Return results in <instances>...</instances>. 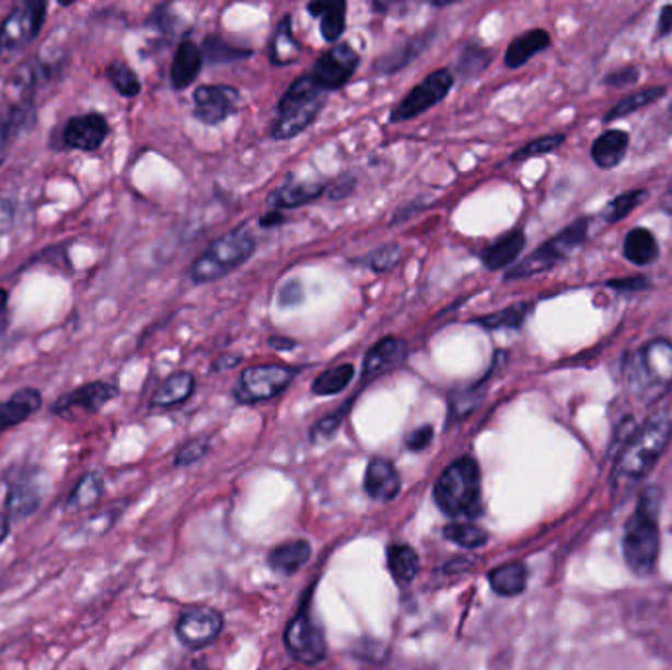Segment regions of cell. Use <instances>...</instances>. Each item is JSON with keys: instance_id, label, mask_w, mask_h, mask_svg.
<instances>
[{"instance_id": "obj_39", "label": "cell", "mask_w": 672, "mask_h": 670, "mask_svg": "<svg viewBox=\"0 0 672 670\" xmlns=\"http://www.w3.org/2000/svg\"><path fill=\"white\" fill-rule=\"evenodd\" d=\"M647 197H649L647 189L622 193V195L615 197L614 201L607 203L602 217H604L605 222H619L625 217H629L639 205H644Z\"/></svg>"}, {"instance_id": "obj_29", "label": "cell", "mask_w": 672, "mask_h": 670, "mask_svg": "<svg viewBox=\"0 0 672 670\" xmlns=\"http://www.w3.org/2000/svg\"><path fill=\"white\" fill-rule=\"evenodd\" d=\"M311 558V545L299 539L291 543L276 546L268 556V565L278 575H293Z\"/></svg>"}, {"instance_id": "obj_52", "label": "cell", "mask_w": 672, "mask_h": 670, "mask_svg": "<svg viewBox=\"0 0 672 670\" xmlns=\"http://www.w3.org/2000/svg\"><path fill=\"white\" fill-rule=\"evenodd\" d=\"M16 222V205L10 199H0V234L9 232Z\"/></svg>"}, {"instance_id": "obj_1", "label": "cell", "mask_w": 672, "mask_h": 670, "mask_svg": "<svg viewBox=\"0 0 672 670\" xmlns=\"http://www.w3.org/2000/svg\"><path fill=\"white\" fill-rule=\"evenodd\" d=\"M659 509L661 494L659 489L649 488L637 501L632 518L627 519L624 531V558L635 575H651L661 551L659 533Z\"/></svg>"}, {"instance_id": "obj_32", "label": "cell", "mask_w": 672, "mask_h": 670, "mask_svg": "<svg viewBox=\"0 0 672 670\" xmlns=\"http://www.w3.org/2000/svg\"><path fill=\"white\" fill-rule=\"evenodd\" d=\"M488 582L496 594L506 596V598L519 596L528 586V568L523 563H508V565L498 566L488 575Z\"/></svg>"}, {"instance_id": "obj_21", "label": "cell", "mask_w": 672, "mask_h": 670, "mask_svg": "<svg viewBox=\"0 0 672 670\" xmlns=\"http://www.w3.org/2000/svg\"><path fill=\"white\" fill-rule=\"evenodd\" d=\"M201 68V48L197 44L189 42V39H185V42L179 44V48H177L175 56H173L172 71H170L173 89L175 91L187 89L199 77Z\"/></svg>"}, {"instance_id": "obj_26", "label": "cell", "mask_w": 672, "mask_h": 670, "mask_svg": "<svg viewBox=\"0 0 672 670\" xmlns=\"http://www.w3.org/2000/svg\"><path fill=\"white\" fill-rule=\"evenodd\" d=\"M629 148V135L624 130H607L598 136L592 145V160L602 170H612L624 162L625 153Z\"/></svg>"}, {"instance_id": "obj_57", "label": "cell", "mask_w": 672, "mask_h": 670, "mask_svg": "<svg viewBox=\"0 0 672 670\" xmlns=\"http://www.w3.org/2000/svg\"><path fill=\"white\" fill-rule=\"evenodd\" d=\"M10 527H12V523H10L9 516H7V513H0V545H2V541L9 536Z\"/></svg>"}, {"instance_id": "obj_28", "label": "cell", "mask_w": 672, "mask_h": 670, "mask_svg": "<svg viewBox=\"0 0 672 670\" xmlns=\"http://www.w3.org/2000/svg\"><path fill=\"white\" fill-rule=\"evenodd\" d=\"M103 496H105L103 476L96 472H86L69 492L66 511H86V509L95 508Z\"/></svg>"}, {"instance_id": "obj_18", "label": "cell", "mask_w": 672, "mask_h": 670, "mask_svg": "<svg viewBox=\"0 0 672 670\" xmlns=\"http://www.w3.org/2000/svg\"><path fill=\"white\" fill-rule=\"evenodd\" d=\"M42 501H44V488L39 486L38 480L32 476L14 480L7 492L4 513L9 516L10 523L14 525L16 521H22V519L30 518L32 513H36Z\"/></svg>"}, {"instance_id": "obj_41", "label": "cell", "mask_w": 672, "mask_h": 670, "mask_svg": "<svg viewBox=\"0 0 672 670\" xmlns=\"http://www.w3.org/2000/svg\"><path fill=\"white\" fill-rule=\"evenodd\" d=\"M202 59L211 61V63H229L234 59L248 58L251 51H242V49L234 48L231 44H227L224 39L219 36H211V38L205 39L201 48Z\"/></svg>"}, {"instance_id": "obj_47", "label": "cell", "mask_w": 672, "mask_h": 670, "mask_svg": "<svg viewBox=\"0 0 672 670\" xmlns=\"http://www.w3.org/2000/svg\"><path fill=\"white\" fill-rule=\"evenodd\" d=\"M432 437H435L432 425H422L419 429H415V431L407 435L405 444H407V449L417 450V452H419V450H425L431 444Z\"/></svg>"}, {"instance_id": "obj_8", "label": "cell", "mask_w": 672, "mask_h": 670, "mask_svg": "<svg viewBox=\"0 0 672 670\" xmlns=\"http://www.w3.org/2000/svg\"><path fill=\"white\" fill-rule=\"evenodd\" d=\"M296 370L288 366L258 365L251 366L242 372L232 395L242 405L268 402L283 392L293 382Z\"/></svg>"}, {"instance_id": "obj_10", "label": "cell", "mask_w": 672, "mask_h": 670, "mask_svg": "<svg viewBox=\"0 0 672 670\" xmlns=\"http://www.w3.org/2000/svg\"><path fill=\"white\" fill-rule=\"evenodd\" d=\"M454 85V76L451 69H437L431 76L425 77L419 85H415L404 101L395 106L392 113V123H404L412 120L415 116L422 115L425 111H429L432 106L442 103L447 95L451 93Z\"/></svg>"}, {"instance_id": "obj_12", "label": "cell", "mask_w": 672, "mask_h": 670, "mask_svg": "<svg viewBox=\"0 0 672 670\" xmlns=\"http://www.w3.org/2000/svg\"><path fill=\"white\" fill-rule=\"evenodd\" d=\"M118 395H120V388L116 383L96 380V382L83 383L66 395H61L54 402L49 412L58 417H66V419L73 417L76 413H99L106 403L113 402Z\"/></svg>"}, {"instance_id": "obj_48", "label": "cell", "mask_w": 672, "mask_h": 670, "mask_svg": "<svg viewBox=\"0 0 672 670\" xmlns=\"http://www.w3.org/2000/svg\"><path fill=\"white\" fill-rule=\"evenodd\" d=\"M303 286L299 281H288L283 288L279 289V305L296 307L303 301Z\"/></svg>"}, {"instance_id": "obj_19", "label": "cell", "mask_w": 672, "mask_h": 670, "mask_svg": "<svg viewBox=\"0 0 672 670\" xmlns=\"http://www.w3.org/2000/svg\"><path fill=\"white\" fill-rule=\"evenodd\" d=\"M44 397L36 388H22L0 402V432L10 431L42 409Z\"/></svg>"}, {"instance_id": "obj_5", "label": "cell", "mask_w": 672, "mask_h": 670, "mask_svg": "<svg viewBox=\"0 0 672 670\" xmlns=\"http://www.w3.org/2000/svg\"><path fill=\"white\" fill-rule=\"evenodd\" d=\"M327 103V91H323L311 76L296 79L278 105V118L271 126L274 140H289L308 130L311 123Z\"/></svg>"}, {"instance_id": "obj_51", "label": "cell", "mask_w": 672, "mask_h": 670, "mask_svg": "<svg viewBox=\"0 0 672 670\" xmlns=\"http://www.w3.org/2000/svg\"><path fill=\"white\" fill-rule=\"evenodd\" d=\"M607 288L617 289V291H641L649 288V279L644 276H635V278L610 279Z\"/></svg>"}, {"instance_id": "obj_60", "label": "cell", "mask_w": 672, "mask_h": 670, "mask_svg": "<svg viewBox=\"0 0 672 670\" xmlns=\"http://www.w3.org/2000/svg\"><path fill=\"white\" fill-rule=\"evenodd\" d=\"M669 111H671V115H672V105H671V106H669Z\"/></svg>"}, {"instance_id": "obj_38", "label": "cell", "mask_w": 672, "mask_h": 670, "mask_svg": "<svg viewBox=\"0 0 672 670\" xmlns=\"http://www.w3.org/2000/svg\"><path fill=\"white\" fill-rule=\"evenodd\" d=\"M106 77L111 81V85L115 86L116 91L126 99H135L142 91V83L136 76L135 69L130 68L125 61H115L106 68Z\"/></svg>"}, {"instance_id": "obj_30", "label": "cell", "mask_w": 672, "mask_h": 670, "mask_svg": "<svg viewBox=\"0 0 672 670\" xmlns=\"http://www.w3.org/2000/svg\"><path fill=\"white\" fill-rule=\"evenodd\" d=\"M301 58V46L298 39L293 38V30H291V16H283L278 24V28L271 36L269 44V59L274 66H291Z\"/></svg>"}, {"instance_id": "obj_13", "label": "cell", "mask_w": 672, "mask_h": 670, "mask_svg": "<svg viewBox=\"0 0 672 670\" xmlns=\"http://www.w3.org/2000/svg\"><path fill=\"white\" fill-rule=\"evenodd\" d=\"M224 627L221 613L207 605H193L179 615L175 633L177 639L189 649H201L211 645Z\"/></svg>"}, {"instance_id": "obj_43", "label": "cell", "mask_w": 672, "mask_h": 670, "mask_svg": "<svg viewBox=\"0 0 672 670\" xmlns=\"http://www.w3.org/2000/svg\"><path fill=\"white\" fill-rule=\"evenodd\" d=\"M399 259H402V246L399 244H384V246L375 249L374 252H370L362 262L375 274H384V272H392L399 264Z\"/></svg>"}, {"instance_id": "obj_54", "label": "cell", "mask_w": 672, "mask_h": 670, "mask_svg": "<svg viewBox=\"0 0 672 670\" xmlns=\"http://www.w3.org/2000/svg\"><path fill=\"white\" fill-rule=\"evenodd\" d=\"M672 32V4H667L661 10V16H659V24H657V38H664Z\"/></svg>"}, {"instance_id": "obj_7", "label": "cell", "mask_w": 672, "mask_h": 670, "mask_svg": "<svg viewBox=\"0 0 672 670\" xmlns=\"http://www.w3.org/2000/svg\"><path fill=\"white\" fill-rule=\"evenodd\" d=\"M587 234V219H578L572 224H568L567 229L560 230L557 236L547 240L535 252H531L529 256L518 262L513 268H509L503 279L515 281V279L531 278V276H537V274L555 268L557 264L567 259L575 250L584 244Z\"/></svg>"}, {"instance_id": "obj_24", "label": "cell", "mask_w": 672, "mask_h": 670, "mask_svg": "<svg viewBox=\"0 0 672 670\" xmlns=\"http://www.w3.org/2000/svg\"><path fill=\"white\" fill-rule=\"evenodd\" d=\"M548 46H551L548 32L541 28L529 30L509 44L503 61L509 69L521 68V66L528 63L529 59L535 58L541 51H545Z\"/></svg>"}, {"instance_id": "obj_50", "label": "cell", "mask_w": 672, "mask_h": 670, "mask_svg": "<svg viewBox=\"0 0 672 670\" xmlns=\"http://www.w3.org/2000/svg\"><path fill=\"white\" fill-rule=\"evenodd\" d=\"M637 79H639V69L634 68V66H627V68L617 69L614 73H610V76L605 77V85H632Z\"/></svg>"}, {"instance_id": "obj_9", "label": "cell", "mask_w": 672, "mask_h": 670, "mask_svg": "<svg viewBox=\"0 0 672 670\" xmlns=\"http://www.w3.org/2000/svg\"><path fill=\"white\" fill-rule=\"evenodd\" d=\"M46 12L48 4L44 0L22 2L10 10L9 16L0 24V54L19 51L38 38L46 22Z\"/></svg>"}, {"instance_id": "obj_55", "label": "cell", "mask_w": 672, "mask_h": 670, "mask_svg": "<svg viewBox=\"0 0 672 670\" xmlns=\"http://www.w3.org/2000/svg\"><path fill=\"white\" fill-rule=\"evenodd\" d=\"M258 222L262 229H271V227L283 224V222H286V217L279 211H271L268 212V215H264V217H259Z\"/></svg>"}, {"instance_id": "obj_42", "label": "cell", "mask_w": 672, "mask_h": 670, "mask_svg": "<svg viewBox=\"0 0 672 670\" xmlns=\"http://www.w3.org/2000/svg\"><path fill=\"white\" fill-rule=\"evenodd\" d=\"M490 49L482 48V46H466L462 49L456 69L462 77L472 79V77L480 76L482 71L490 66Z\"/></svg>"}, {"instance_id": "obj_15", "label": "cell", "mask_w": 672, "mask_h": 670, "mask_svg": "<svg viewBox=\"0 0 672 670\" xmlns=\"http://www.w3.org/2000/svg\"><path fill=\"white\" fill-rule=\"evenodd\" d=\"M360 66V56L348 44H336L317 59L311 77L323 91L345 86Z\"/></svg>"}, {"instance_id": "obj_16", "label": "cell", "mask_w": 672, "mask_h": 670, "mask_svg": "<svg viewBox=\"0 0 672 670\" xmlns=\"http://www.w3.org/2000/svg\"><path fill=\"white\" fill-rule=\"evenodd\" d=\"M108 132L111 128H108L105 116L101 113H85V115L69 118L61 132V142L69 150L96 152L101 146L105 145Z\"/></svg>"}, {"instance_id": "obj_11", "label": "cell", "mask_w": 672, "mask_h": 670, "mask_svg": "<svg viewBox=\"0 0 672 670\" xmlns=\"http://www.w3.org/2000/svg\"><path fill=\"white\" fill-rule=\"evenodd\" d=\"M286 647L289 655L303 665H317L325 659L327 655L325 635L305 608L289 622L286 629Z\"/></svg>"}, {"instance_id": "obj_20", "label": "cell", "mask_w": 672, "mask_h": 670, "mask_svg": "<svg viewBox=\"0 0 672 670\" xmlns=\"http://www.w3.org/2000/svg\"><path fill=\"white\" fill-rule=\"evenodd\" d=\"M366 494L378 501H392L402 489V480L394 464L385 459H372L364 474Z\"/></svg>"}, {"instance_id": "obj_35", "label": "cell", "mask_w": 672, "mask_h": 670, "mask_svg": "<svg viewBox=\"0 0 672 670\" xmlns=\"http://www.w3.org/2000/svg\"><path fill=\"white\" fill-rule=\"evenodd\" d=\"M529 309H531L529 303L519 301V303H513V305L506 307V309L490 313V315L478 316L472 323L486 328V331H503V328L518 331L525 323Z\"/></svg>"}, {"instance_id": "obj_2", "label": "cell", "mask_w": 672, "mask_h": 670, "mask_svg": "<svg viewBox=\"0 0 672 670\" xmlns=\"http://www.w3.org/2000/svg\"><path fill=\"white\" fill-rule=\"evenodd\" d=\"M627 390L641 402L651 403L672 385V343L657 338L627 356L624 365Z\"/></svg>"}, {"instance_id": "obj_49", "label": "cell", "mask_w": 672, "mask_h": 670, "mask_svg": "<svg viewBox=\"0 0 672 670\" xmlns=\"http://www.w3.org/2000/svg\"><path fill=\"white\" fill-rule=\"evenodd\" d=\"M355 187L356 180L352 175H340V177L328 187V199H333V201L346 199L350 193L355 192Z\"/></svg>"}, {"instance_id": "obj_17", "label": "cell", "mask_w": 672, "mask_h": 670, "mask_svg": "<svg viewBox=\"0 0 672 670\" xmlns=\"http://www.w3.org/2000/svg\"><path fill=\"white\" fill-rule=\"evenodd\" d=\"M409 355V345L399 336H384L378 340L364 356L362 362V378L372 380L380 373L392 370L395 366L404 365Z\"/></svg>"}, {"instance_id": "obj_44", "label": "cell", "mask_w": 672, "mask_h": 670, "mask_svg": "<svg viewBox=\"0 0 672 670\" xmlns=\"http://www.w3.org/2000/svg\"><path fill=\"white\" fill-rule=\"evenodd\" d=\"M565 140H567L565 135H548L537 138V140H531L528 146H523L521 150L511 155V162H523V160L535 158L541 153L555 152L557 148L565 145Z\"/></svg>"}, {"instance_id": "obj_56", "label": "cell", "mask_w": 672, "mask_h": 670, "mask_svg": "<svg viewBox=\"0 0 672 670\" xmlns=\"http://www.w3.org/2000/svg\"><path fill=\"white\" fill-rule=\"evenodd\" d=\"M268 345L271 348H276V350H293L298 343L296 340H291L288 336H269Z\"/></svg>"}, {"instance_id": "obj_34", "label": "cell", "mask_w": 672, "mask_h": 670, "mask_svg": "<svg viewBox=\"0 0 672 670\" xmlns=\"http://www.w3.org/2000/svg\"><path fill=\"white\" fill-rule=\"evenodd\" d=\"M387 568L397 585H409L419 575V555L407 545H394L387 548Z\"/></svg>"}, {"instance_id": "obj_59", "label": "cell", "mask_w": 672, "mask_h": 670, "mask_svg": "<svg viewBox=\"0 0 672 670\" xmlns=\"http://www.w3.org/2000/svg\"><path fill=\"white\" fill-rule=\"evenodd\" d=\"M9 305V291L7 289H0V313Z\"/></svg>"}, {"instance_id": "obj_40", "label": "cell", "mask_w": 672, "mask_h": 670, "mask_svg": "<svg viewBox=\"0 0 672 670\" xmlns=\"http://www.w3.org/2000/svg\"><path fill=\"white\" fill-rule=\"evenodd\" d=\"M444 536L456 543V545L466 546V548H476L488 543V533L482 527L472 525V523H451L444 527Z\"/></svg>"}, {"instance_id": "obj_33", "label": "cell", "mask_w": 672, "mask_h": 670, "mask_svg": "<svg viewBox=\"0 0 672 670\" xmlns=\"http://www.w3.org/2000/svg\"><path fill=\"white\" fill-rule=\"evenodd\" d=\"M431 38L432 32L429 30L427 34L417 36V38L412 39L409 44H405L404 48H397L394 49V51H390L387 56H384V58H380L378 61H375V71H378V73H385V76H390V73H395V71L404 69L405 66H409V61H412V59L417 58L421 51L427 49V46H429V39Z\"/></svg>"}, {"instance_id": "obj_46", "label": "cell", "mask_w": 672, "mask_h": 670, "mask_svg": "<svg viewBox=\"0 0 672 670\" xmlns=\"http://www.w3.org/2000/svg\"><path fill=\"white\" fill-rule=\"evenodd\" d=\"M209 449H211V441L205 439V437L185 442L182 449L177 450V454H175V466L195 464L197 460H201L209 452Z\"/></svg>"}, {"instance_id": "obj_27", "label": "cell", "mask_w": 672, "mask_h": 670, "mask_svg": "<svg viewBox=\"0 0 672 670\" xmlns=\"http://www.w3.org/2000/svg\"><path fill=\"white\" fill-rule=\"evenodd\" d=\"M308 10L321 20V34L327 42H336L346 28V2L343 0H317L308 4Z\"/></svg>"}, {"instance_id": "obj_4", "label": "cell", "mask_w": 672, "mask_h": 670, "mask_svg": "<svg viewBox=\"0 0 672 670\" xmlns=\"http://www.w3.org/2000/svg\"><path fill=\"white\" fill-rule=\"evenodd\" d=\"M672 439V421L654 415L627 441L615 464V484H635L653 470Z\"/></svg>"}, {"instance_id": "obj_58", "label": "cell", "mask_w": 672, "mask_h": 670, "mask_svg": "<svg viewBox=\"0 0 672 670\" xmlns=\"http://www.w3.org/2000/svg\"><path fill=\"white\" fill-rule=\"evenodd\" d=\"M661 207H663V211L671 212L672 215V189L664 193L663 199H661Z\"/></svg>"}, {"instance_id": "obj_6", "label": "cell", "mask_w": 672, "mask_h": 670, "mask_svg": "<svg viewBox=\"0 0 672 670\" xmlns=\"http://www.w3.org/2000/svg\"><path fill=\"white\" fill-rule=\"evenodd\" d=\"M254 250H256V239L248 227H239L222 234L221 239L211 242V246L193 262V284L201 286L229 276L252 258Z\"/></svg>"}, {"instance_id": "obj_25", "label": "cell", "mask_w": 672, "mask_h": 670, "mask_svg": "<svg viewBox=\"0 0 672 670\" xmlns=\"http://www.w3.org/2000/svg\"><path fill=\"white\" fill-rule=\"evenodd\" d=\"M193 392H195V376L189 372H175L155 390L150 405L154 409H172L187 402Z\"/></svg>"}, {"instance_id": "obj_45", "label": "cell", "mask_w": 672, "mask_h": 670, "mask_svg": "<svg viewBox=\"0 0 672 670\" xmlns=\"http://www.w3.org/2000/svg\"><path fill=\"white\" fill-rule=\"evenodd\" d=\"M352 402H346L338 412L331 413L327 417H323L321 421L315 423L313 425V429H311V441L313 442H325L328 439H333L335 437V432L340 429V425L345 421L346 413H348V405Z\"/></svg>"}, {"instance_id": "obj_37", "label": "cell", "mask_w": 672, "mask_h": 670, "mask_svg": "<svg viewBox=\"0 0 672 670\" xmlns=\"http://www.w3.org/2000/svg\"><path fill=\"white\" fill-rule=\"evenodd\" d=\"M664 86H647L644 91H637L634 95H627L622 99L617 105L610 108V113L605 115V120H617L624 116L634 115L637 111H641L645 106L653 105L659 99H663Z\"/></svg>"}, {"instance_id": "obj_53", "label": "cell", "mask_w": 672, "mask_h": 670, "mask_svg": "<svg viewBox=\"0 0 672 670\" xmlns=\"http://www.w3.org/2000/svg\"><path fill=\"white\" fill-rule=\"evenodd\" d=\"M242 356L241 355H222L215 360V365H212V373H221L227 372V370H232V368H236V366L241 365Z\"/></svg>"}, {"instance_id": "obj_36", "label": "cell", "mask_w": 672, "mask_h": 670, "mask_svg": "<svg viewBox=\"0 0 672 670\" xmlns=\"http://www.w3.org/2000/svg\"><path fill=\"white\" fill-rule=\"evenodd\" d=\"M355 378V366L338 365L328 368L325 372L318 373L317 378L311 383V392L315 395H335L346 390Z\"/></svg>"}, {"instance_id": "obj_3", "label": "cell", "mask_w": 672, "mask_h": 670, "mask_svg": "<svg viewBox=\"0 0 672 670\" xmlns=\"http://www.w3.org/2000/svg\"><path fill=\"white\" fill-rule=\"evenodd\" d=\"M435 504L449 518H478L482 513L480 466L471 457L454 460L442 472L435 489Z\"/></svg>"}, {"instance_id": "obj_31", "label": "cell", "mask_w": 672, "mask_h": 670, "mask_svg": "<svg viewBox=\"0 0 672 670\" xmlns=\"http://www.w3.org/2000/svg\"><path fill=\"white\" fill-rule=\"evenodd\" d=\"M624 256L635 266H649L654 259L659 258V244L651 230L637 229L629 230L624 240Z\"/></svg>"}, {"instance_id": "obj_14", "label": "cell", "mask_w": 672, "mask_h": 670, "mask_svg": "<svg viewBox=\"0 0 672 670\" xmlns=\"http://www.w3.org/2000/svg\"><path fill=\"white\" fill-rule=\"evenodd\" d=\"M195 118L207 126H217L231 118L241 106V93L231 85H201L193 95Z\"/></svg>"}, {"instance_id": "obj_22", "label": "cell", "mask_w": 672, "mask_h": 670, "mask_svg": "<svg viewBox=\"0 0 672 670\" xmlns=\"http://www.w3.org/2000/svg\"><path fill=\"white\" fill-rule=\"evenodd\" d=\"M327 187L323 183L289 182L271 193L268 203L274 207V211H286V209H298L309 203L317 201Z\"/></svg>"}, {"instance_id": "obj_23", "label": "cell", "mask_w": 672, "mask_h": 670, "mask_svg": "<svg viewBox=\"0 0 672 670\" xmlns=\"http://www.w3.org/2000/svg\"><path fill=\"white\" fill-rule=\"evenodd\" d=\"M525 242L528 240L523 230H511L508 234H503L500 240H496L491 246L484 250L482 254L484 266L491 272L509 268L525 249Z\"/></svg>"}]
</instances>
